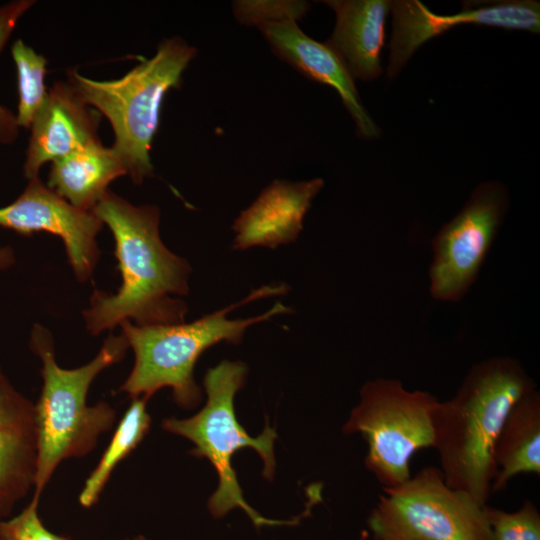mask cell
<instances>
[{
    "label": "cell",
    "instance_id": "18",
    "mask_svg": "<svg viewBox=\"0 0 540 540\" xmlns=\"http://www.w3.org/2000/svg\"><path fill=\"white\" fill-rule=\"evenodd\" d=\"M492 492L503 491L519 474H540V393L534 389L517 401L497 437Z\"/></svg>",
    "mask_w": 540,
    "mask_h": 540
},
{
    "label": "cell",
    "instance_id": "10",
    "mask_svg": "<svg viewBox=\"0 0 540 540\" xmlns=\"http://www.w3.org/2000/svg\"><path fill=\"white\" fill-rule=\"evenodd\" d=\"M93 211L78 209L58 196L38 177L29 180L20 196L0 208V227L23 235L48 232L62 239L76 278L87 281L99 258L96 242L103 228ZM14 254L0 248V269L10 267Z\"/></svg>",
    "mask_w": 540,
    "mask_h": 540
},
{
    "label": "cell",
    "instance_id": "12",
    "mask_svg": "<svg viewBox=\"0 0 540 540\" xmlns=\"http://www.w3.org/2000/svg\"><path fill=\"white\" fill-rule=\"evenodd\" d=\"M257 28L280 59L305 77L337 91L361 138L379 137L380 129L363 106L353 77L327 43L310 38L294 20L264 23Z\"/></svg>",
    "mask_w": 540,
    "mask_h": 540
},
{
    "label": "cell",
    "instance_id": "1",
    "mask_svg": "<svg viewBox=\"0 0 540 540\" xmlns=\"http://www.w3.org/2000/svg\"><path fill=\"white\" fill-rule=\"evenodd\" d=\"M93 212L113 234L122 283L115 294L93 292L83 311L88 332L98 335L124 321L139 326L184 322L188 307L174 296L188 294L192 268L162 242L159 208L133 205L108 190Z\"/></svg>",
    "mask_w": 540,
    "mask_h": 540
},
{
    "label": "cell",
    "instance_id": "21",
    "mask_svg": "<svg viewBox=\"0 0 540 540\" xmlns=\"http://www.w3.org/2000/svg\"><path fill=\"white\" fill-rule=\"evenodd\" d=\"M485 513L494 540H540V513L530 500L513 512L485 505Z\"/></svg>",
    "mask_w": 540,
    "mask_h": 540
},
{
    "label": "cell",
    "instance_id": "9",
    "mask_svg": "<svg viewBox=\"0 0 540 540\" xmlns=\"http://www.w3.org/2000/svg\"><path fill=\"white\" fill-rule=\"evenodd\" d=\"M509 207V193L498 181L479 184L463 208L433 237L430 294L458 302L476 281Z\"/></svg>",
    "mask_w": 540,
    "mask_h": 540
},
{
    "label": "cell",
    "instance_id": "11",
    "mask_svg": "<svg viewBox=\"0 0 540 540\" xmlns=\"http://www.w3.org/2000/svg\"><path fill=\"white\" fill-rule=\"evenodd\" d=\"M393 32L390 41L387 76L394 78L413 53L428 40L451 27L475 24L521 30L540 31V4L535 0L465 2L452 15H439L418 0L391 1Z\"/></svg>",
    "mask_w": 540,
    "mask_h": 540
},
{
    "label": "cell",
    "instance_id": "23",
    "mask_svg": "<svg viewBox=\"0 0 540 540\" xmlns=\"http://www.w3.org/2000/svg\"><path fill=\"white\" fill-rule=\"evenodd\" d=\"M38 507L39 500L31 498L19 514L0 519V540H69L43 525Z\"/></svg>",
    "mask_w": 540,
    "mask_h": 540
},
{
    "label": "cell",
    "instance_id": "14",
    "mask_svg": "<svg viewBox=\"0 0 540 540\" xmlns=\"http://www.w3.org/2000/svg\"><path fill=\"white\" fill-rule=\"evenodd\" d=\"M37 463L35 403L19 392L0 366V519L34 488Z\"/></svg>",
    "mask_w": 540,
    "mask_h": 540
},
{
    "label": "cell",
    "instance_id": "8",
    "mask_svg": "<svg viewBox=\"0 0 540 540\" xmlns=\"http://www.w3.org/2000/svg\"><path fill=\"white\" fill-rule=\"evenodd\" d=\"M383 492L367 519L375 540H494L485 506L434 466Z\"/></svg>",
    "mask_w": 540,
    "mask_h": 540
},
{
    "label": "cell",
    "instance_id": "5",
    "mask_svg": "<svg viewBox=\"0 0 540 540\" xmlns=\"http://www.w3.org/2000/svg\"><path fill=\"white\" fill-rule=\"evenodd\" d=\"M248 367L241 361L223 360L209 368L203 379L207 400L195 415L178 419L166 418L162 428L193 443L190 454L207 459L218 474L219 484L208 500L210 514L219 519L235 508H241L256 528L263 526H293L303 514L294 519L276 520L262 516L243 497L232 457L243 448H252L263 462V477L272 480L275 473L274 441L277 433L268 423L256 437L250 436L238 422L234 399L244 386Z\"/></svg>",
    "mask_w": 540,
    "mask_h": 540
},
{
    "label": "cell",
    "instance_id": "3",
    "mask_svg": "<svg viewBox=\"0 0 540 540\" xmlns=\"http://www.w3.org/2000/svg\"><path fill=\"white\" fill-rule=\"evenodd\" d=\"M30 348L42 363V389L35 403L37 463L32 495L40 500L63 461L87 456L100 436L113 428L117 411L103 400L88 405L87 394L103 370L124 359L129 344L122 334L110 333L90 362L65 369L57 364L52 333L35 324Z\"/></svg>",
    "mask_w": 540,
    "mask_h": 540
},
{
    "label": "cell",
    "instance_id": "2",
    "mask_svg": "<svg viewBox=\"0 0 540 540\" xmlns=\"http://www.w3.org/2000/svg\"><path fill=\"white\" fill-rule=\"evenodd\" d=\"M534 389L519 360L497 356L473 364L454 396L438 402L433 448L448 486L487 505L497 437L514 404Z\"/></svg>",
    "mask_w": 540,
    "mask_h": 540
},
{
    "label": "cell",
    "instance_id": "20",
    "mask_svg": "<svg viewBox=\"0 0 540 540\" xmlns=\"http://www.w3.org/2000/svg\"><path fill=\"white\" fill-rule=\"evenodd\" d=\"M11 53L17 72V124L30 128L48 96L45 85L47 60L21 39L13 43Z\"/></svg>",
    "mask_w": 540,
    "mask_h": 540
},
{
    "label": "cell",
    "instance_id": "22",
    "mask_svg": "<svg viewBox=\"0 0 540 540\" xmlns=\"http://www.w3.org/2000/svg\"><path fill=\"white\" fill-rule=\"evenodd\" d=\"M233 12L238 22L258 27L264 23L283 20L298 21L310 9L306 1L239 0L233 2Z\"/></svg>",
    "mask_w": 540,
    "mask_h": 540
},
{
    "label": "cell",
    "instance_id": "19",
    "mask_svg": "<svg viewBox=\"0 0 540 540\" xmlns=\"http://www.w3.org/2000/svg\"><path fill=\"white\" fill-rule=\"evenodd\" d=\"M147 402L148 399L143 397L132 399L100 460L83 484L78 497L81 506L90 508L98 502L115 468L148 434L151 417Z\"/></svg>",
    "mask_w": 540,
    "mask_h": 540
},
{
    "label": "cell",
    "instance_id": "16",
    "mask_svg": "<svg viewBox=\"0 0 540 540\" xmlns=\"http://www.w3.org/2000/svg\"><path fill=\"white\" fill-rule=\"evenodd\" d=\"M336 15L327 44L339 55L351 76L371 81L382 73L381 51L386 18L391 11L387 0L323 1Z\"/></svg>",
    "mask_w": 540,
    "mask_h": 540
},
{
    "label": "cell",
    "instance_id": "7",
    "mask_svg": "<svg viewBox=\"0 0 540 540\" xmlns=\"http://www.w3.org/2000/svg\"><path fill=\"white\" fill-rule=\"evenodd\" d=\"M359 395L343 432L364 437L367 470L382 488L396 487L411 477L412 457L433 448V417L439 400L427 391H410L394 378L368 380Z\"/></svg>",
    "mask_w": 540,
    "mask_h": 540
},
{
    "label": "cell",
    "instance_id": "15",
    "mask_svg": "<svg viewBox=\"0 0 540 540\" xmlns=\"http://www.w3.org/2000/svg\"><path fill=\"white\" fill-rule=\"evenodd\" d=\"M99 115L68 83L58 82L31 124L24 164L25 177H38L43 164L53 162L99 140Z\"/></svg>",
    "mask_w": 540,
    "mask_h": 540
},
{
    "label": "cell",
    "instance_id": "4",
    "mask_svg": "<svg viewBox=\"0 0 540 540\" xmlns=\"http://www.w3.org/2000/svg\"><path fill=\"white\" fill-rule=\"evenodd\" d=\"M287 290L285 284L263 285L246 298L190 323L139 326L122 322L121 334L132 348L135 361L119 392L132 399L149 400L160 389L169 387L179 407H196L202 400V390L194 380V367L202 353L220 342L239 344L252 325L293 310L277 302L250 318L228 319L227 314L249 302L286 294Z\"/></svg>",
    "mask_w": 540,
    "mask_h": 540
},
{
    "label": "cell",
    "instance_id": "17",
    "mask_svg": "<svg viewBox=\"0 0 540 540\" xmlns=\"http://www.w3.org/2000/svg\"><path fill=\"white\" fill-rule=\"evenodd\" d=\"M128 174L112 147L97 140L52 162L47 186L72 206L93 211L116 178Z\"/></svg>",
    "mask_w": 540,
    "mask_h": 540
},
{
    "label": "cell",
    "instance_id": "24",
    "mask_svg": "<svg viewBox=\"0 0 540 540\" xmlns=\"http://www.w3.org/2000/svg\"><path fill=\"white\" fill-rule=\"evenodd\" d=\"M34 3L32 0H17L0 6V51L20 18ZM18 128L16 115L0 104V143L14 142L18 136Z\"/></svg>",
    "mask_w": 540,
    "mask_h": 540
},
{
    "label": "cell",
    "instance_id": "6",
    "mask_svg": "<svg viewBox=\"0 0 540 540\" xmlns=\"http://www.w3.org/2000/svg\"><path fill=\"white\" fill-rule=\"evenodd\" d=\"M197 51L180 37L161 42L150 59L123 77L97 81L68 72L79 97L106 116L114 131L112 148L135 183L153 176L150 149L159 127L160 111L169 90L180 86L184 70Z\"/></svg>",
    "mask_w": 540,
    "mask_h": 540
},
{
    "label": "cell",
    "instance_id": "13",
    "mask_svg": "<svg viewBox=\"0 0 540 540\" xmlns=\"http://www.w3.org/2000/svg\"><path fill=\"white\" fill-rule=\"evenodd\" d=\"M323 186L322 178L271 182L235 219L233 248L275 249L295 242L303 229L304 217Z\"/></svg>",
    "mask_w": 540,
    "mask_h": 540
}]
</instances>
